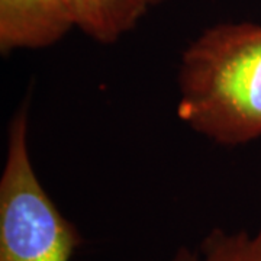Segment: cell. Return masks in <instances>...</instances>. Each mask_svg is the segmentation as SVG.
Segmentation results:
<instances>
[{"instance_id":"obj_3","label":"cell","mask_w":261,"mask_h":261,"mask_svg":"<svg viewBox=\"0 0 261 261\" xmlns=\"http://www.w3.org/2000/svg\"><path fill=\"white\" fill-rule=\"evenodd\" d=\"M75 28L67 0H0V53L51 47Z\"/></svg>"},{"instance_id":"obj_2","label":"cell","mask_w":261,"mask_h":261,"mask_svg":"<svg viewBox=\"0 0 261 261\" xmlns=\"http://www.w3.org/2000/svg\"><path fill=\"white\" fill-rule=\"evenodd\" d=\"M29 103L8 126L0 177V261H71L83 237L41 185L29 152Z\"/></svg>"},{"instance_id":"obj_5","label":"cell","mask_w":261,"mask_h":261,"mask_svg":"<svg viewBox=\"0 0 261 261\" xmlns=\"http://www.w3.org/2000/svg\"><path fill=\"white\" fill-rule=\"evenodd\" d=\"M170 261H261V225L252 233L212 228L193 248L178 247Z\"/></svg>"},{"instance_id":"obj_6","label":"cell","mask_w":261,"mask_h":261,"mask_svg":"<svg viewBox=\"0 0 261 261\" xmlns=\"http://www.w3.org/2000/svg\"><path fill=\"white\" fill-rule=\"evenodd\" d=\"M163 2H166V0H152L154 6H157V5H160V3H163Z\"/></svg>"},{"instance_id":"obj_1","label":"cell","mask_w":261,"mask_h":261,"mask_svg":"<svg viewBox=\"0 0 261 261\" xmlns=\"http://www.w3.org/2000/svg\"><path fill=\"white\" fill-rule=\"evenodd\" d=\"M177 115L216 144L261 137V25L219 23L181 54Z\"/></svg>"},{"instance_id":"obj_4","label":"cell","mask_w":261,"mask_h":261,"mask_svg":"<svg viewBox=\"0 0 261 261\" xmlns=\"http://www.w3.org/2000/svg\"><path fill=\"white\" fill-rule=\"evenodd\" d=\"M75 28L100 44H113L138 25L152 0H67Z\"/></svg>"}]
</instances>
